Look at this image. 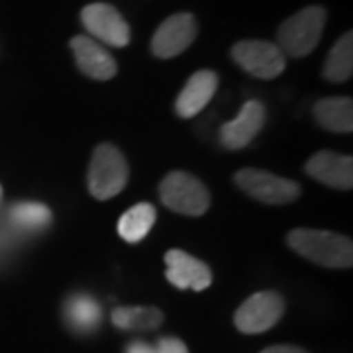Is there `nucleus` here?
I'll return each mask as SVG.
<instances>
[{
  "instance_id": "2eb2a0df",
  "label": "nucleus",
  "mask_w": 353,
  "mask_h": 353,
  "mask_svg": "<svg viewBox=\"0 0 353 353\" xmlns=\"http://www.w3.org/2000/svg\"><path fill=\"white\" fill-rule=\"evenodd\" d=\"M318 124L336 134H350L353 130V102L347 97L322 99L314 104Z\"/></svg>"
},
{
  "instance_id": "6e6552de",
  "label": "nucleus",
  "mask_w": 353,
  "mask_h": 353,
  "mask_svg": "<svg viewBox=\"0 0 353 353\" xmlns=\"http://www.w3.org/2000/svg\"><path fill=\"white\" fill-rule=\"evenodd\" d=\"M81 22L92 39H99L110 48H126L130 43V26L112 4H88L81 12Z\"/></svg>"
},
{
  "instance_id": "4be33fe9",
  "label": "nucleus",
  "mask_w": 353,
  "mask_h": 353,
  "mask_svg": "<svg viewBox=\"0 0 353 353\" xmlns=\"http://www.w3.org/2000/svg\"><path fill=\"white\" fill-rule=\"evenodd\" d=\"M126 353H155V347L145 341H132L126 347Z\"/></svg>"
},
{
  "instance_id": "412c9836",
  "label": "nucleus",
  "mask_w": 353,
  "mask_h": 353,
  "mask_svg": "<svg viewBox=\"0 0 353 353\" xmlns=\"http://www.w3.org/2000/svg\"><path fill=\"white\" fill-rule=\"evenodd\" d=\"M153 347H155V353H189L187 345L179 338H161Z\"/></svg>"
},
{
  "instance_id": "f3484780",
  "label": "nucleus",
  "mask_w": 353,
  "mask_h": 353,
  "mask_svg": "<svg viewBox=\"0 0 353 353\" xmlns=\"http://www.w3.org/2000/svg\"><path fill=\"white\" fill-rule=\"evenodd\" d=\"M155 216H157L155 214V208L150 202H139L136 206H132L118 220V234H120V238L130 241V243L141 241L150 234V230L155 224Z\"/></svg>"
},
{
  "instance_id": "ddd939ff",
  "label": "nucleus",
  "mask_w": 353,
  "mask_h": 353,
  "mask_svg": "<svg viewBox=\"0 0 353 353\" xmlns=\"http://www.w3.org/2000/svg\"><path fill=\"white\" fill-rule=\"evenodd\" d=\"M306 173L318 183L330 189L350 190L353 187V159L352 155H340L334 152L314 153L308 163Z\"/></svg>"
},
{
  "instance_id": "6ab92c4d",
  "label": "nucleus",
  "mask_w": 353,
  "mask_h": 353,
  "mask_svg": "<svg viewBox=\"0 0 353 353\" xmlns=\"http://www.w3.org/2000/svg\"><path fill=\"white\" fill-rule=\"evenodd\" d=\"M161 322L163 312L153 306H120L112 312V324L118 330H153Z\"/></svg>"
},
{
  "instance_id": "dca6fc26",
  "label": "nucleus",
  "mask_w": 353,
  "mask_h": 353,
  "mask_svg": "<svg viewBox=\"0 0 353 353\" xmlns=\"http://www.w3.org/2000/svg\"><path fill=\"white\" fill-rule=\"evenodd\" d=\"M65 322L79 334H90L101 326L102 308L88 294H73L65 301Z\"/></svg>"
},
{
  "instance_id": "423d86ee",
  "label": "nucleus",
  "mask_w": 353,
  "mask_h": 353,
  "mask_svg": "<svg viewBox=\"0 0 353 353\" xmlns=\"http://www.w3.org/2000/svg\"><path fill=\"white\" fill-rule=\"evenodd\" d=\"M232 57L245 73L257 79H265V81L279 77L287 67L285 53L279 50L277 43L263 41V39L238 41L232 48Z\"/></svg>"
},
{
  "instance_id": "f03ea898",
  "label": "nucleus",
  "mask_w": 353,
  "mask_h": 353,
  "mask_svg": "<svg viewBox=\"0 0 353 353\" xmlns=\"http://www.w3.org/2000/svg\"><path fill=\"white\" fill-rule=\"evenodd\" d=\"M326 8L322 6H306L289 20H285L277 30V46L283 53L290 57H306L312 53L324 34L326 26Z\"/></svg>"
},
{
  "instance_id": "20e7f679",
  "label": "nucleus",
  "mask_w": 353,
  "mask_h": 353,
  "mask_svg": "<svg viewBox=\"0 0 353 353\" xmlns=\"http://www.w3.org/2000/svg\"><path fill=\"white\" fill-rule=\"evenodd\" d=\"M159 196L169 210L190 218L202 216L210 206L208 189L185 171H171L165 176L159 185Z\"/></svg>"
},
{
  "instance_id": "1a4fd4ad",
  "label": "nucleus",
  "mask_w": 353,
  "mask_h": 353,
  "mask_svg": "<svg viewBox=\"0 0 353 353\" xmlns=\"http://www.w3.org/2000/svg\"><path fill=\"white\" fill-rule=\"evenodd\" d=\"M196 36L199 24L192 14H173L155 30L152 38V53L159 59H173L189 50Z\"/></svg>"
},
{
  "instance_id": "9b49d317",
  "label": "nucleus",
  "mask_w": 353,
  "mask_h": 353,
  "mask_svg": "<svg viewBox=\"0 0 353 353\" xmlns=\"http://www.w3.org/2000/svg\"><path fill=\"white\" fill-rule=\"evenodd\" d=\"M265 124V106L261 101H248L240 114L220 128V143L226 150H243L250 145Z\"/></svg>"
},
{
  "instance_id": "f8f14e48",
  "label": "nucleus",
  "mask_w": 353,
  "mask_h": 353,
  "mask_svg": "<svg viewBox=\"0 0 353 353\" xmlns=\"http://www.w3.org/2000/svg\"><path fill=\"white\" fill-rule=\"evenodd\" d=\"M69 46L75 53L77 67L81 69V73H85L94 81H110L112 77H116L118 73L116 59L97 39L88 36H75Z\"/></svg>"
},
{
  "instance_id": "aec40b11",
  "label": "nucleus",
  "mask_w": 353,
  "mask_h": 353,
  "mask_svg": "<svg viewBox=\"0 0 353 353\" xmlns=\"http://www.w3.org/2000/svg\"><path fill=\"white\" fill-rule=\"evenodd\" d=\"M10 222L24 232H41L51 224V210L41 202H18L10 208Z\"/></svg>"
},
{
  "instance_id": "5701e85b",
  "label": "nucleus",
  "mask_w": 353,
  "mask_h": 353,
  "mask_svg": "<svg viewBox=\"0 0 353 353\" xmlns=\"http://www.w3.org/2000/svg\"><path fill=\"white\" fill-rule=\"evenodd\" d=\"M261 353H308L303 347H296V345H273V347H267Z\"/></svg>"
},
{
  "instance_id": "9d476101",
  "label": "nucleus",
  "mask_w": 353,
  "mask_h": 353,
  "mask_svg": "<svg viewBox=\"0 0 353 353\" xmlns=\"http://www.w3.org/2000/svg\"><path fill=\"white\" fill-rule=\"evenodd\" d=\"M165 277L176 289L201 292L212 285V271L208 265L183 250H169L165 253Z\"/></svg>"
},
{
  "instance_id": "a211bd4d",
  "label": "nucleus",
  "mask_w": 353,
  "mask_h": 353,
  "mask_svg": "<svg viewBox=\"0 0 353 353\" xmlns=\"http://www.w3.org/2000/svg\"><path fill=\"white\" fill-rule=\"evenodd\" d=\"M353 73V34L347 32L341 36L336 46L330 50L328 59L324 63L322 75L330 83H345Z\"/></svg>"
},
{
  "instance_id": "b1692460",
  "label": "nucleus",
  "mask_w": 353,
  "mask_h": 353,
  "mask_svg": "<svg viewBox=\"0 0 353 353\" xmlns=\"http://www.w3.org/2000/svg\"><path fill=\"white\" fill-rule=\"evenodd\" d=\"M0 199H2V187H0Z\"/></svg>"
},
{
  "instance_id": "0eeeda50",
  "label": "nucleus",
  "mask_w": 353,
  "mask_h": 353,
  "mask_svg": "<svg viewBox=\"0 0 353 353\" xmlns=\"http://www.w3.org/2000/svg\"><path fill=\"white\" fill-rule=\"evenodd\" d=\"M285 312V299L275 290L255 292L234 314L236 328L243 334H263L271 330Z\"/></svg>"
},
{
  "instance_id": "7ed1b4c3",
  "label": "nucleus",
  "mask_w": 353,
  "mask_h": 353,
  "mask_svg": "<svg viewBox=\"0 0 353 353\" xmlns=\"http://www.w3.org/2000/svg\"><path fill=\"white\" fill-rule=\"evenodd\" d=\"M128 163L122 152L112 143H101L88 165V192L97 201H108L120 194L128 183Z\"/></svg>"
},
{
  "instance_id": "39448f33",
  "label": "nucleus",
  "mask_w": 353,
  "mask_h": 353,
  "mask_svg": "<svg viewBox=\"0 0 353 353\" xmlns=\"http://www.w3.org/2000/svg\"><path fill=\"white\" fill-rule=\"evenodd\" d=\"M234 181L248 196L263 204H275V206L290 204L301 196L299 183L261 169H252V167L241 169L236 173Z\"/></svg>"
},
{
  "instance_id": "f257e3e1",
  "label": "nucleus",
  "mask_w": 353,
  "mask_h": 353,
  "mask_svg": "<svg viewBox=\"0 0 353 353\" xmlns=\"http://www.w3.org/2000/svg\"><path fill=\"white\" fill-rule=\"evenodd\" d=\"M287 243L292 252L303 255L316 265L330 269H350L353 263V243L350 238L328 232L299 228L287 236Z\"/></svg>"
},
{
  "instance_id": "4468645a",
  "label": "nucleus",
  "mask_w": 353,
  "mask_h": 353,
  "mask_svg": "<svg viewBox=\"0 0 353 353\" xmlns=\"http://www.w3.org/2000/svg\"><path fill=\"white\" fill-rule=\"evenodd\" d=\"M218 90V75L214 71H196L194 75L187 81L185 88L181 90V94L176 97L175 110L181 118H192L202 108L212 101V97Z\"/></svg>"
}]
</instances>
